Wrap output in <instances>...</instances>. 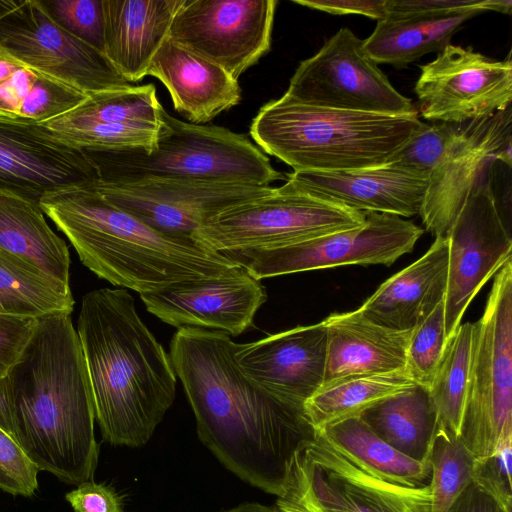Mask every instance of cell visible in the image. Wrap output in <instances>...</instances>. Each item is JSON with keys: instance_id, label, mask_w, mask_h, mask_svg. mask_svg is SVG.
<instances>
[{"instance_id": "cell-25", "label": "cell", "mask_w": 512, "mask_h": 512, "mask_svg": "<svg viewBox=\"0 0 512 512\" xmlns=\"http://www.w3.org/2000/svg\"><path fill=\"white\" fill-rule=\"evenodd\" d=\"M448 240L435 237L428 251L387 279L358 312L394 330H412L444 300L447 288Z\"/></svg>"}, {"instance_id": "cell-5", "label": "cell", "mask_w": 512, "mask_h": 512, "mask_svg": "<svg viewBox=\"0 0 512 512\" xmlns=\"http://www.w3.org/2000/svg\"><path fill=\"white\" fill-rule=\"evenodd\" d=\"M425 124L418 114L317 107L284 94L260 108L249 133L293 171H341L388 164Z\"/></svg>"}, {"instance_id": "cell-3", "label": "cell", "mask_w": 512, "mask_h": 512, "mask_svg": "<svg viewBox=\"0 0 512 512\" xmlns=\"http://www.w3.org/2000/svg\"><path fill=\"white\" fill-rule=\"evenodd\" d=\"M76 331L103 439L132 448L146 444L175 398L169 355L122 288L85 294Z\"/></svg>"}, {"instance_id": "cell-15", "label": "cell", "mask_w": 512, "mask_h": 512, "mask_svg": "<svg viewBox=\"0 0 512 512\" xmlns=\"http://www.w3.org/2000/svg\"><path fill=\"white\" fill-rule=\"evenodd\" d=\"M477 182L450 227L447 288L444 298L446 340L460 325L484 284L512 259V239L499 211L491 178Z\"/></svg>"}, {"instance_id": "cell-13", "label": "cell", "mask_w": 512, "mask_h": 512, "mask_svg": "<svg viewBox=\"0 0 512 512\" xmlns=\"http://www.w3.org/2000/svg\"><path fill=\"white\" fill-rule=\"evenodd\" d=\"M277 0H184L169 38L232 78L271 48Z\"/></svg>"}, {"instance_id": "cell-1", "label": "cell", "mask_w": 512, "mask_h": 512, "mask_svg": "<svg viewBox=\"0 0 512 512\" xmlns=\"http://www.w3.org/2000/svg\"><path fill=\"white\" fill-rule=\"evenodd\" d=\"M236 346L222 331L183 327L172 337L169 357L200 441L241 480L278 497L296 453L317 432L305 404L276 397L241 372Z\"/></svg>"}, {"instance_id": "cell-20", "label": "cell", "mask_w": 512, "mask_h": 512, "mask_svg": "<svg viewBox=\"0 0 512 512\" xmlns=\"http://www.w3.org/2000/svg\"><path fill=\"white\" fill-rule=\"evenodd\" d=\"M326 349L327 331L321 321L237 344L235 359L241 372L263 390L305 404L323 385Z\"/></svg>"}, {"instance_id": "cell-4", "label": "cell", "mask_w": 512, "mask_h": 512, "mask_svg": "<svg viewBox=\"0 0 512 512\" xmlns=\"http://www.w3.org/2000/svg\"><path fill=\"white\" fill-rule=\"evenodd\" d=\"M94 184L46 195L39 205L99 278L141 294L241 266L195 241L159 233L108 201Z\"/></svg>"}, {"instance_id": "cell-27", "label": "cell", "mask_w": 512, "mask_h": 512, "mask_svg": "<svg viewBox=\"0 0 512 512\" xmlns=\"http://www.w3.org/2000/svg\"><path fill=\"white\" fill-rule=\"evenodd\" d=\"M0 248L69 284L68 247L46 222L39 203L0 192Z\"/></svg>"}, {"instance_id": "cell-21", "label": "cell", "mask_w": 512, "mask_h": 512, "mask_svg": "<svg viewBox=\"0 0 512 512\" xmlns=\"http://www.w3.org/2000/svg\"><path fill=\"white\" fill-rule=\"evenodd\" d=\"M286 181L299 190L360 212L419 215L429 179L390 163L341 171H293Z\"/></svg>"}, {"instance_id": "cell-10", "label": "cell", "mask_w": 512, "mask_h": 512, "mask_svg": "<svg viewBox=\"0 0 512 512\" xmlns=\"http://www.w3.org/2000/svg\"><path fill=\"white\" fill-rule=\"evenodd\" d=\"M424 230L385 213H366L359 227L282 247L225 253L257 280L345 265L390 266L411 252Z\"/></svg>"}, {"instance_id": "cell-14", "label": "cell", "mask_w": 512, "mask_h": 512, "mask_svg": "<svg viewBox=\"0 0 512 512\" xmlns=\"http://www.w3.org/2000/svg\"><path fill=\"white\" fill-rule=\"evenodd\" d=\"M420 71L415 93L427 120L464 124L511 106V52L504 60H494L450 43Z\"/></svg>"}, {"instance_id": "cell-36", "label": "cell", "mask_w": 512, "mask_h": 512, "mask_svg": "<svg viewBox=\"0 0 512 512\" xmlns=\"http://www.w3.org/2000/svg\"><path fill=\"white\" fill-rule=\"evenodd\" d=\"M42 124L61 140L84 151L150 150L159 128V123Z\"/></svg>"}, {"instance_id": "cell-7", "label": "cell", "mask_w": 512, "mask_h": 512, "mask_svg": "<svg viewBox=\"0 0 512 512\" xmlns=\"http://www.w3.org/2000/svg\"><path fill=\"white\" fill-rule=\"evenodd\" d=\"M512 437V259L495 274L482 317L473 323L459 440L475 459Z\"/></svg>"}, {"instance_id": "cell-34", "label": "cell", "mask_w": 512, "mask_h": 512, "mask_svg": "<svg viewBox=\"0 0 512 512\" xmlns=\"http://www.w3.org/2000/svg\"><path fill=\"white\" fill-rule=\"evenodd\" d=\"M160 104L154 84L127 86L88 95L72 110L46 122L60 125L87 123H159Z\"/></svg>"}, {"instance_id": "cell-8", "label": "cell", "mask_w": 512, "mask_h": 512, "mask_svg": "<svg viewBox=\"0 0 512 512\" xmlns=\"http://www.w3.org/2000/svg\"><path fill=\"white\" fill-rule=\"evenodd\" d=\"M366 213L297 189L289 182L218 212L194 241L222 254L300 243L364 224Z\"/></svg>"}, {"instance_id": "cell-26", "label": "cell", "mask_w": 512, "mask_h": 512, "mask_svg": "<svg viewBox=\"0 0 512 512\" xmlns=\"http://www.w3.org/2000/svg\"><path fill=\"white\" fill-rule=\"evenodd\" d=\"M479 13L482 11L473 9L452 14H387L363 40V47L377 64L404 67L427 53L443 50Z\"/></svg>"}, {"instance_id": "cell-32", "label": "cell", "mask_w": 512, "mask_h": 512, "mask_svg": "<svg viewBox=\"0 0 512 512\" xmlns=\"http://www.w3.org/2000/svg\"><path fill=\"white\" fill-rule=\"evenodd\" d=\"M73 308L69 284L0 248V314L40 318Z\"/></svg>"}, {"instance_id": "cell-22", "label": "cell", "mask_w": 512, "mask_h": 512, "mask_svg": "<svg viewBox=\"0 0 512 512\" xmlns=\"http://www.w3.org/2000/svg\"><path fill=\"white\" fill-rule=\"evenodd\" d=\"M184 0H102L103 53L130 84L147 76Z\"/></svg>"}, {"instance_id": "cell-45", "label": "cell", "mask_w": 512, "mask_h": 512, "mask_svg": "<svg viewBox=\"0 0 512 512\" xmlns=\"http://www.w3.org/2000/svg\"><path fill=\"white\" fill-rule=\"evenodd\" d=\"M293 2L336 15H363L376 21L386 16L387 0H293Z\"/></svg>"}, {"instance_id": "cell-44", "label": "cell", "mask_w": 512, "mask_h": 512, "mask_svg": "<svg viewBox=\"0 0 512 512\" xmlns=\"http://www.w3.org/2000/svg\"><path fill=\"white\" fill-rule=\"evenodd\" d=\"M66 501L74 512H126L122 497L104 483L83 482L66 493Z\"/></svg>"}, {"instance_id": "cell-6", "label": "cell", "mask_w": 512, "mask_h": 512, "mask_svg": "<svg viewBox=\"0 0 512 512\" xmlns=\"http://www.w3.org/2000/svg\"><path fill=\"white\" fill-rule=\"evenodd\" d=\"M86 152L98 168L100 181L107 183L171 179L270 186L286 180L245 135L216 125L178 120L163 107L159 110L157 139L150 150Z\"/></svg>"}, {"instance_id": "cell-35", "label": "cell", "mask_w": 512, "mask_h": 512, "mask_svg": "<svg viewBox=\"0 0 512 512\" xmlns=\"http://www.w3.org/2000/svg\"><path fill=\"white\" fill-rule=\"evenodd\" d=\"M475 458L459 438L438 429L430 454V512H449L471 483Z\"/></svg>"}, {"instance_id": "cell-17", "label": "cell", "mask_w": 512, "mask_h": 512, "mask_svg": "<svg viewBox=\"0 0 512 512\" xmlns=\"http://www.w3.org/2000/svg\"><path fill=\"white\" fill-rule=\"evenodd\" d=\"M98 181V168L86 151L42 123L0 117L1 193L39 203L46 195Z\"/></svg>"}, {"instance_id": "cell-48", "label": "cell", "mask_w": 512, "mask_h": 512, "mask_svg": "<svg viewBox=\"0 0 512 512\" xmlns=\"http://www.w3.org/2000/svg\"><path fill=\"white\" fill-rule=\"evenodd\" d=\"M219 512H278L273 506H266L259 503H242L231 509L222 510Z\"/></svg>"}, {"instance_id": "cell-23", "label": "cell", "mask_w": 512, "mask_h": 512, "mask_svg": "<svg viewBox=\"0 0 512 512\" xmlns=\"http://www.w3.org/2000/svg\"><path fill=\"white\" fill-rule=\"evenodd\" d=\"M148 75L162 82L174 109L190 123H207L241 100L238 80L170 38L155 54Z\"/></svg>"}, {"instance_id": "cell-47", "label": "cell", "mask_w": 512, "mask_h": 512, "mask_svg": "<svg viewBox=\"0 0 512 512\" xmlns=\"http://www.w3.org/2000/svg\"><path fill=\"white\" fill-rule=\"evenodd\" d=\"M0 428L17 442L13 408L6 376H0Z\"/></svg>"}, {"instance_id": "cell-19", "label": "cell", "mask_w": 512, "mask_h": 512, "mask_svg": "<svg viewBox=\"0 0 512 512\" xmlns=\"http://www.w3.org/2000/svg\"><path fill=\"white\" fill-rule=\"evenodd\" d=\"M147 310L174 327H197L239 335L253 325L267 299L260 280L243 267L218 276L184 280L141 293Z\"/></svg>"}, {"instance_id": "cell-33", "label": "cell", "mask_w": 512, "mask_h": 512, "mask_svg": "<svg viewBox=\"0 0 512 512\" xmlns=\"http://www.w3.org/2000/svg\"><path fill=\"white\" fill-rule=\"evenodd\" d=\"M473 323L460 324L446 344L428 387L439 428L459 437L466 401Z\"/></svg>"}, {"instance_id": "cell-40", "label": "cell", "mask_w": 512, "mask_h": 512, "mask_svg": "<svg viewBox=\"0 0 512 512\" xmlns=\"http://www.w3.org/2000/svg\"><path fill=\"white\" fill-rule=\"evenodd\" d=\"M512 437L483 459H475L472 482L512 512Z\"/></svg>"}, {"instance_id": "cell-2", "label": "cell", "mask_w": 512, "mask_h": 512, "mask_svg": "<svg viewBox=\"0 0 512 512\" xmlns=\"http://www.w3.org/2000/svg\"><path fill=\"white\" fill-rule=\"evenodd\" d=\"M70 315L38 318L6 379L17 443L40 471L78 486L93 480L99 444L89 375Z\"/></svg>"}, {"instance_id": "cell-11", "label": "cell", "mask_w": 512, "mask_h": 512, "mask_svg": "<svg viewBox=\"0 0 512 512\" xmlns=\"http://www.w3.org/2000/svg\"><path fill=\"white\" fill-rule=\"evenodd\" d=\"M307 105L388 115L418 114L390 83L349 28H340L302 61L285 93Z\"/></svg>"}, {"instance_id": "cell-42", "label": "cell", "mask_w": 512, "mask_h": 512, "mask_svg": "<svg viewBox=\"0 0 512 512\" xmlns=\"http://www.w3.org/2000/svg\"><path fill=\"white\" fill-rule=\"evenodd\" d=\"M497 11L510 14V0H387L386 15L452 14L467 10Z\"/></svg>"}, {"instance_id": "cell-43", "label": "cell", "mask_w": 512, "mask_h": 512, "mask_svg": "<svg viewBox=\"0 0 512 512\" xmlns=\"http://www.w3.org/2000/svg\"><path fill=\"white\" fill-rule=\"evenodd\" d=\"M38 318L0 314V376H6L30 340Z\"/></svg>"}, {"instance_id": "cell-38", "label": "cell", "mask_w": 512, "mask_h": 512, "mask_svg": "<svg viewBox=\"0 0 512 512\" xmlns=\"http://www.w3.org/2000/svg\"><path fill=\"white\" fill-rule=\"evenodd\" d=\"M460 124L433 122L425 124L389 162L429 179L458 132Z\"/></svg>"}, {"instance_id": "cell-16", "label": "cell", "mask_w": 512, "mask_h": 512, "mask_svg": "<svg viewBox=\"0 0 512 512\" xmlns=\"http://www.w3.org/2000/svg\"><path fill=\"white\" fill-rule=\"evenodd\" d=\"M95 188L112 204L164 235L194 241L211 217L234 204L267 194L271 186L141 179L98 181Z\"/></svg>"}, {"instance_id": "cell-12", "label": "cell", "mask_w": 512, "mask_h": 512, "mask_svg": "<svg viewBox=\"0 0 512 512\" xmlns=\"http://www.w3.org/2000/svg\"><path fill=\"white\" fill-rule=\"evenodd\" d=\"M0 48L87 95L132 85L104 53L61 28L40 0H0Z\"/></svg>"}, {"instance_id": "cell-37", "label": "cell", "mask_w": 512, "mask_h": 512, "mask_svg": "<svg viewBox=\"0 0 512 512\" xmlns=\"http://www.w3.org/2000/svg\"><path fill=\"white\" fill-rule=\"evenodd\" d=\"M445 344L443 300L411 331L406 350L405 371L416 384L429 387Z\"/></svg>"}, {"instance_id": "cell-30", "label": "cell", "mask_w": 512, "mask_h": 512, "mask_svg": "<svg viewBox=\"0 0 512 512\" xmlns=\"http://www.w3.org/2000/svg\"><path fill=\"white\" fill-rule=\"evenodd\" d=\"M360 416L381 439L402 454L414 460L430 461L439 424L427 387L417 384Z\"/></svg>"}, {"instance_id": "cell-18", "label": "cell", "mask_w": 512, "mask_h": 512, "mask_svg": "<svg viewBox=\"0 0 512 512\" xmlns=\"http://www.w3.org/2000/svg\"><path fill=\"white\" fill-rule=\"evenodd\" d=\"M511 106L490 117L460 124L429 177L419 215L435 237H446L471 191L493 162L511 167Z\"/></svg>"}, {"instance_id": "cell-39", "label": "cell", "mask_w": 512, "mask_h": 512, "mask_svg": "<svg viewBox=\"0 0 512 512\" xmlns=\"http://www.w3.org/2000/svg\"><path fill=\"white\" fill-rule=\"evenodd\" d=\"M40 2L61 28L103 53L102 0H40Z\"/></svg>"}, {"instance_id": "cell-31", "label": "cell", "mask_w": 512, "mask_h": 512, "mask_svg": "<svg viewBox=\"0 0 512 512\" xmlns=\"http://www.w3.org/2000/svg\"><path fill=\"white\" fill-rule=\"evenodd\" d=\"M417 385L405 370L343 378L322 385L305 403L316 432L338 421L360 416L376 404Z\"/></svg>"}, {"instance_id": "cell-24", "label": "cell", "mask_w": 512, "mask_h": 512, "mask_svg": "<svg viewBox=\"0 0 512 512\" xmlns=\"http://www.w3.org/2000/svg\"><path fill=\"white\" fill-rule=\"evenodd\" d=\"M323 322L327 331L323 385L353 376L405 370L412 330L380 326L358 310L333 313Z\"/></svg>"}, {"instance_id": "cell-28", "label": "cell", "mask_w": 512, "mask_h": 512, "mask_svg": "<svg viewBox=\"0 0 512 512\" xmlns=\"http://www.w3.org/2000/svg\"><path fill=\"white\" fill-rule=\"evenodd\" d=\"M87 96L0 48V117L44 123L72 110Z\"/></svg>"}, {"instance_id": "cell-41", "label": "cell", "mask_w": 512, "mask_h": 512, "mask_svg": "<svg viewBox=\"0 0 512 512\" xmlns=\"http://www.w3.org/2000/svg\"><path fill=\"white\" fill-rule=\"evenodd\" d=\"M39 472L20 445L0 428V490L31 497L38 489Z\"/></svg>"}, {"instance_id": "cell-29", "label": "cell", "mask_w": 512, "mask_h": 512, "mask_svg": "<svg viewBox=\"0 0 512 512\" xmlns=\"http://www.w3.org/2000/svg\"><path fill=\"white\" fill-rule=\"evenodd\" d=\"M317 434L373 477L403 486H419L430 480V461H418L402 454L381 439L361 416L333 423Z\"/></svg>"}, {"instance_id": "cell-9", "label": "cell", "mask_w": 512, "mask_h": 512, "mask_svg": "<svg viewBox=\"0 0 512 512\" xmlns=\"http://www.w3.org/2000/svg\"><path fill=\"white\" fill-rule=\"evenodd\" d=\"M429 483L403 486L359 469L317 434L295 455L278 512H430Z\"/></svg>"}, {"instance_id": "cell-46", "label": "cell", "mask_w": 512, "mask_h": 512, "mask_svg": "<svg viewBox=\"0 0 512 512\" xmlns=\"http://www.w3.org/2000/svg\"><path fill=\"white\" fill-rule=\"evenodd\" d=\"M449 512H511L472 481L459 495Z\"/></svg>"}]
</instances>
